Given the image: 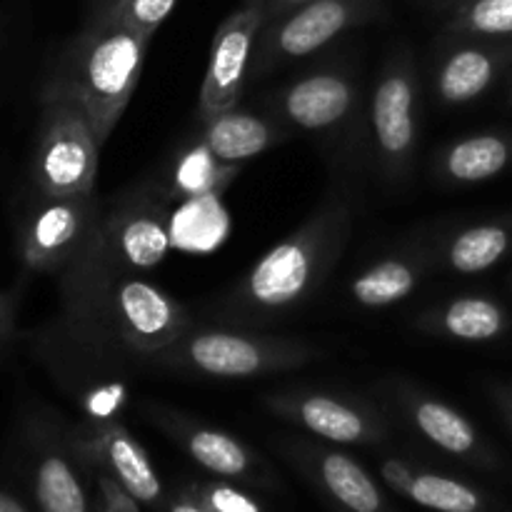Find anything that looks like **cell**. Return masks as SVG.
Segmentation results:
<instances>
[{
	"mask_svg": "<svg viewBox=\"0 0 512 512\" xmlns=\"http://www.w3.org/2000/svg\"><path fill=\"white\" fill-rule=\"evenodd\" d=\"M58 285V333L45 340H63L95 358L148 363L195 325L178 298L143 273L110 263L95 243L58 275Z\"/></svg>",
	"mask_w": 512,
	"mask_h": 512,
	"instance_id": "6da1fadb",
	"label": "cell"
},
{
	"mask_svg": "<svg viewBox=\"0 0 512 512\" xmlns=\"http://www.w3.org/2000/svg\"><path fill=\"white\" fill-rule=\"evenodd\" d=\"M353 218V200L343 193L325 200L225 290L215 303V318L225 325L258 328L303 308L343 258Z\"/></svg>",
	"mask_w": 512,
	"mask_h": 512,
	"instance_id": "7a4b0ae2",
	"label": "cell"
},
{
	"mask_svg": "<svg viewBox=\"0 0 512 512\" xmlns=\"http://www.w3.org/2000/svg\"><path fill=\"white\" fill-rule=\"evenodd\" d=\"M148 45V38L93 10L60 55L45 88L75 100L105 143L138 90Z\"/></svg>",
	"mask_w": 512,
	"mask_h": 512,
	"instance_id": "3957f363",
	"label": "cell"
},
{
	"mask_svg": "<svg viewBox=\"0 0 512 512\" xmlns=\"http://www.w3.org/2000/svg\"><path fill=\"white\" fill-rule=\"evenodd\" d=\"M320 358L308 340L260 333L240 325H193L148 365L213 380H255L300 370Z\"/></svg>",
	"mask_w": 512,
	"mask_h": 512,
	"instance_id": "277c9868",
	"label": "cell"
},
{
	"mask_svg": "<svg viewBox=\"0 0 512 512\" xmlns=\"http://www.w3.org/2000/svg\"><path fill=\"white\" fill-rule=\"evenodd\" d=\"M100 148L88 115L75 100L43 88L40 123L30 160V183L38 195L70 198L95 193Z\"/></svg>",
	"mask_w": 512,
	"mask_h": 512,
	"instance_id": "5b68a950",
	"label": "cell"
},
{
	"mask_svg": "<svg viewBox=\"0 0 512 512\" xmlns=\"http://www.w3.org/2000/svg\"><path fill=\"white\" fill-rule=\"evenodd\" d=\"M420 75L410 48L385 58L370 95L373 158L388 183L403 185L413 175L420 140Z\"/></svg>",
	"mask_w": 512,
	"mask_h": 512,
	"instance_id": "8992f818",
	"label": "cell"
},
{
	"mask_svg": "<svg viewBox=\"0 0 512 512\" xmlns=\"http://www.w3.org/2000/svg\"><path fill=\"white\" fill-rule=\"evenodd\" d=\"M103 213L105 208L98 193L70 198L35 193L18 228L20 263L30 273L58 278L95 243Z\"/></svg>",
	"mask_w": 512,
	"mask_h": 512,
	"instance_id": "52a82bcc",
	"label": "cell"
},
{
	"mask_svg": "<svg viewBox=\"0 0 512 512\" xmlns=\"http://www.w3.org/2000/svg\"><path fill=\"white\" fill-rule=\"evenodd\" d=\"M263 108L290 133L320 135L338 143L360 125L363 90L355 70L325 65L280 85L265 98Z\"/></svg>",
	"mask_w": 512,
	"mask_h": 512,
	"instance_id": "ba28073f",
	"label": "cell"
},
{
	"mask_svg": "<svg viewBox=\"0 0 512 512\" xmlns=\"http://www.w3.org/2000/svg\"><path fill=\"white\" fill-rule=\"evenodd\" d=\"M23 460L38 512H98L88 470L70 443V425L50 408L23 418Z\"/></svg>",
	"mask_w": 512,
	"mask_h": 512,
	"instance_id": "9c48e42d",
	"label": "cell"
},
{
	"mask_svg": "<svg viewBox=\"0 0 512 512\" xmlns=\"http://www.w3.org/2000/svg\"><path fill=\"white\" fill-rule=\"evenodd\" d=\"M383 15V0H313L263 25L250 78H268L283 65L328 48L350 30Z\"/></svg>",
	"mask_w": 512,
	"mask_h": 512,
	"instance_id": "30bf717a",
	"label": "cell"
},
{
	"mask_svg": "<svg viewBox=\"0 0 512 512\" xmlns=\"http://www.w3.org/2000/svg\"><path fill=\"white\" fill-rule=\"evenodd\" d=\"M263 405L275 418L330 445L378 448L390 440V423L383 410L353 393L293 385L265 393Z\"/></svg>",
	"mask_w": 512,
	"mask_h": 512,
	"instance_id": "8fae6325",
	"label": "cell"
},
{
	"mask_svg": "<svg viewBox=\"0 0 512 512\" xmlns=\"http://www.w3.org/2000/svg\"><path fill=\"white\" fill-rule=\"evenodd\" d=\"M148 418L155 428L163 430L170 443L178 445L213 478L233 480L253 490H275L280 485L273 465L238 435L165 405H150Z\"/></svg>",
	"mask_w": 512,
	"mask_h": 512,
	"instance_id": "7c38bea8",
	"label": "cell"
},
{
	"mask_svg": "<svg viewBox=\"0 0 512 512\" xmlns=\"http://www.w3.org/2000/svg\"><path fill=\"white\" fill-rule=\"evenodd\" d=\"M385 398L418 438H423L425 443H430L448 458L478 470L500 468L498 453L490 448L473 420L440 395L430 393L410 380H388Z\"/></svg>",
	"mask_w": 512,
	"mask_h": 512,
	"instance_id": "4fadbf2b",
	"label": "cell"
},
{
	"mask_svg": "<svg viewBox=\"0 0 512 512\" xmlns=\"http://www.w3.org/2000/svg\"><path fill=\"white\" fill-rule=\"evenodd\" d=\"M70 443L85 470H100L123 485L140 505L165 510L168 493L148 450L118 420H90L70 428Z\"/></svg>",
	"mask_w": 512,
	"mask_h": 512,
	"instance_id": "5bb4252c",
	"label": "cell"
},
{
	"mask_svg": "<svg viewBox=\"0 0 512 512\" xmlns=\"http://www.w3.org/2000/svg\"><path fill=\"white\" fill-rule=\"evenodd\" d=\"M280 453L323 495L330 508L345 512H398L370 470L338 445L315 438H288L280 443Z\"/></svg>",
	"mask_w": 512,
	"mask_h": 512,
	"instance_id": "9a60e30c",
	"label": "cell"
},
{
	"mask_svg": "<svg viewBox=\"0 0 512 512\" xmlns=\"http://www.w3.org/2000/svg\"><path fill=\"white\" fill-rule=\"evenodd\" d=\"M260 30H263V13L248 0L218 25L210 43L203 85H200V120H208L240 105Z\"/></svg>",
	"mask_w": 512,
	"mask_h": 512,
	"instance_id": "2e32d148",
	"label": "cell"
},
{
	"mask_svg": "<svg viewBox=\"0 0 512 512\" xmlns=\"http://www.w3.org/2000/svg\"><path fill=\"white\" fill-rule=\"evenodd\" d=\"M95 248L120 268L145 273L165 260L170 250L168 218L155 195L125 193L103 213Z\"/></svg>",
	"mask_w": 512,
	"mask_h": 512,
	"instance_id": "e0dca14e",
	"label": "cell"
},
{
	"mask_svg": "<svg viewBox=\"0 0 512 512\" xmlns=\"http://www.w3.org/2000/svg\"><path fill=\"white\" fill-rule=\"evenodd\" d=\"M450 43L435 58L433 95L445 108L475 103L512 70L510 38H465L448 35Z\"/></svg>",
	"mask_w": 512,
	"mask_h": 512,
	"instance_id": "ac0fdd59",
	"label": "cell"
},
{
	"mask_svg": "<svg viewBox=\"0 0 512 512\" xmlns=\"http://www.w3.org/2000/svg\"><path fill=\"white\" fill-rule=\"evenodd\" d=\"M380 480L400 498L433 512H510L470 480L405 458H385Z\"/></svg>",
	"mask_w": 512,
	"mask_h": 512,
	"instance_id": "d6986e66",
	"label": "cell"
},
{
	"mask_svg": "<svg viewBox=\"0 0 512 512\" xmlns=\"http://www.w3.org/2000/svg\"><path fill=\"white\" fill-rule=\"evenodd\" d=\"M435 270L480 275L512 253V215L443 228L425 238Z\"/></svg>",
	"mask_w": 512,
	"mask_h": 512,
	"instance_id": "ffe728a7",
	"label": "cell"
},
{
	"mask_svg": "<svg viewBox=\"0 0 512 512\" xmlns=\"http://www.w3.org/2000/svg\"><path fill=\"white\" fill-rule=\"evenodd\" d=\"M433 258L425 238L403 245L360 270L348 285V295L365 310H383L408 300L433 273Z\"/></svg>",
	"mask_w": 512,
	"mask_h": 512,
	"instance_id": "44dd1931",
	"label": "cell"
},
{
	"mask_svg": "<svg viewBox=\"0 0 512 512\" xmlns=\"http://www.w3.org/2000/svg\"><path fill=\"white\" fill-rule=\"evenodd\" d=\"M415 328L448 343H493L510 328V315L495 298L465 293L433 303L415 318Z\"/></svg>",
	"mask_w": 512,
	"mask_h": 512,
	"instance_id": "7402d4cb",
	"label": "cell"
},
{
	"mask_svg": "<svg viewBox=\"0 0 512 512\" xmlns=\"http://www.w3.org/2000/svg\"><path fill=\"white\" fill-rule=\"evenodd\" d=\"M512 168V130H485L445 143L430 160L433 178L445 188H468L500 178Z\"/></svg>",
	"mask_w": 512,
	"mask_h": 512,
	"instance_id": "603a6c76",
	"label": "cell"
},
{
	"mask_svg": "<svg viewBox=\"0 0 512 512\" xmlns=\"http://www.w3.org/2000/svg\"><path fill=\"white\" fill-rule=\"evenodd\" d=\"M200 123H203L200 143L220 163L228 165H240L250 158H258L293 135L268 113H250V110L240 108L225 110L213 118L200 120Z\"/></svg>",
	"mask_w": 512,
	"mask_h": 512,
	"instance_id": "cb8c5ba5",
	"label": "cell"
},
{
	"mask_svg": "<svg viewBox=\"0 0 512 512\" xmlns=\"http://www.w3.org/2000/svg\"><path fill=\"white\" fill-rule=\"evenodd\" d=\"M445 35L510 38L512 0H463L445 25Z\"/></svg>",
	"mask_w": 512,
	"mask_h": 512,
	"instance_id": "d4e9b609",
	"label": "cell"
},
{
	"mask_svg": "<svg viewBox=\"0 0 512 512\" xmlns=\"http://www.w3.org/2000/svg\"><path fill=\"white\" fill-rule=\"evenodd\" d=\"M235 170H238V165L220 163L203 143H198L178 163V170H175V190L188 195V198L220 193L233 180Z\"/></svg>",
	"mask_w": 512,
	"mask_h": 512,
	"instance_id": "484cf974",
	"label": "cell"
},
{
	"mask_svg": "<svg viewBox=\"0 0 512 512\" xmlns=\"http://www.w3.org/2000/svg\"><path fill=\"white\" fill-rule=\"evenodd\" d=\"M175 5H178V0H98L93 10L135 30L143 38L153 40V35L170 18Z\"/></svg>",
	"mask_w": 512,
	"mask_h": 512,
	"instance_id": "4316f807",
	"label": "cell"
},
{
	"mask_svg": "<svg viewBox=\"0 0 512 512\" xmlns=\"http://www.w3.org/2000/svg\"><path fill=\"white\" fill-rule=\"evenodd\" d=\"M185 490L195 495L203 505L213 512H268L263 500L253 495V488L233 483V480H190Z\"/></svg>",
	"mask_w": 512,
	"mask_h": 512,
	"instance_id": "83f0119b",
	"label": "cell"
},
{
	"mask_svg": "<svg viewBox=\"0 0 512 512\" xmlns=\"http://www.w3.org/2000/svg\"><path fill=\"white\" fill-rule=\"evenodd\" d=\"M90 485H93L95 505L98 512H143L140 503L123 488L115 483L110 475L100 473V470H88Z\"/></svg>",
	"mask_w": 512,
	"mask_h": 512,
	"instance_id": "f1b7e54d",
	"label": "cell"
},
{
	"mask_svg": "<svg viewBox=\"0 0 512 512\" xmlns=\"http://www.w3.org/2000/svg\"><path fill=\"white\" fill-rule=\"evenodd\" d=\"M15 323H18V295L0 290V358L13 343Z\"/></svg>",
	"mask_w": 512,
	"mask_h": 512,
	"instance_id": "f546056e",
	"label": "cell"
},
{
	"mask_svg": "<svg viewBox=\"0 0 512 512\" xmlns=\"http://www.w3.org/2000/svg\"><path fill=\"white\" fill-rule=\"evenodd\" d=\"M248 3H253L263 13V25H268L280 15L290 13V10L300 8L305 3H313V0H248Z\"/></svg>",
	"mask_w": 512,
	"mask_h": 512,
	"instance_id": "4dcf8cb0",
	"label": "cell"
},
{
	"mask_svg": "<svg viewBox=\"0 0 512 512\" xmlns=\"http://www.w3.org/2000/svg\"><path fill=\"white\" fill-rule=\"evenodd\" d=\"M165 512H213L208 505L200 503L190 490L180 488L178 493L168 495V503H165Z\"/></svg>",
	"mask_w": 512,
	"mask_h": 512,
	"instance_id": "1f68e13d",
	"label": "cell"
},
{
	"mask_svg": "<svg viewBox=\"0 0 512 512\" xmlns=\"http://www.w3.org/2000/svg\"><path fill=\"white\" fill-rule=\"evenodd\" d=\"M490 398H493V403L503 413L505 423L512 428V385H493L490 388Z\"/></svg>",
	"mask_w": 512,
	"mask_h": 512,
	"instance_id": "d6a6232c",
	"label": "cell"
},
{
	"mask_svg": "<svg viewBox=\"0 0 512 512\" xmlns=\"http://www.w3.org/2000/svg\"><path fill=\"white\" fill-rule=\"evenodd\" d=\"M0 512H33L13 490L0 488Z\"/></svg>",
	"mask_w": 512,
	"mask_h": 512,
	"instance_id": "836d02e7",
	"label": "cell"
},
{
	"mask_svg": "<svg viewBox=\"0 0 512 512\" xmlns=\"http://www.w3.org/2000/svg\"><path fill=\"white\" fill-rule=\"evenodd\" d=\"M505 103H508L510 108H512V70H510V75H508V93H505Z\"/></svg>",
	"mask_w": 512,
	"mask_h": 512,
	"instance_id": "e575fe53",
	"label": "cell"
},
{
	"mask_svg": "<svg viewBox=\"0 0 512 512\" xmlns=\"http://www.w3.org/2000/svg\"><path fill=\"white\" fill-rule=\"evenodd\" d=\"M333 512H345V510H338V508H333Z\"/></svg>",
	"mask_w": 512,
	"mask_h": 512,
	"instance_id": "d590c367",
	"label": "cell"
},
{
	"mask_svg": "<svg viewBox=\"0 0 512 512\" xmlns=\"http://www.w3.org/2000/svg\"><path fill=\"white\" fill-rule=\"evenodd\" d=\"M510 285H512V280H510Z\"/></svg>",
	"mask_w": 512,
	"mask_h": 512,
	"instance_id": "8d00e7d4",
	"label": "cell"
}]
</instances>
